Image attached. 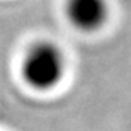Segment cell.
<instances>
[{"instance_id": "1", "label": "cell", "mask_w": 131, "mask_h": 131, "mask_svg": "<svg viewBox=\"0 0 131 131\" xmlns=\"http://www.w3.org/2000/svg\"><path fill=\"white\" fill-rule=\"evenodd\" d=\"M64 73L63 54L49 42H40L28 50L23 61L24 80L32 88L46 91L60 82Z\"/></svg>"}, {"instance_id": "2", "label": "cell", "mask_w": 131, "mask_h": 131, "mask_svg": "<svg viewBox=\"0 0 131 131\" xmlns=\"http://www.w3.org/2000/svg\"><path fill=\"white\" fill-rule=\"evenodd\" d=\"M67 17L75 28L91 32L105 23L107 6L105 0H68Z\"/></svg>"}]
</instances>
